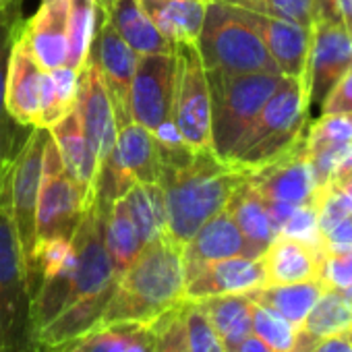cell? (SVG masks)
<instances>
[{"label": "cell", "mask_w": 352, "mask_h": 352, "mask_svg": "<svg viewBox=\"0 0 352 352\" xmlns=\"http://www.w3.org/2000/svg\"><path fill=\"white\" fill-rule=\"evenodd\" d=\"M181 317L185 325L189 352H226L204 300L183 298Z\"/></svg>", "instance_id": "34"}, {"label": "cell", "mask_w": 352, "mask_h": 352, "mask_svg": "<svg viewBox=\"0 0 352 352\" xmlns=\"http://www.w3.org/2000/svg\"><path fill=\"white\" fill-rule=\"evenodd\" d=\"M21 0H0V11H9V9H19Z\"/></svg>", "instance_id": "46"}, {"label": "cell", "mask_w": 352, "mask_h": 352, "mask_svg": "<svg viewBox=\"0 0 352 352\" xmlns=\"http://www.w3.org/2000/svg\"><path fill=\"white\" fill-rule=\"evenodd\" d=\"M197 50L206 69L226 73H280L259 36L241 21L232 7L216 0L208 5Z\"/></svg>", "instance_id": "6"}, {"label": "cell", "mask_w": 352, "mask_h": 352, "mask_svg": "<svg viewBox=\"0 0 352 352\" xmlns=\"http://www.w3.org/2000/svg\"><path fill=\"white\" fill-rule=\"evenodd\" d=\"M348 333H350V340H352V329H350V331H348Z\"/></svg>", "instance_id": "51"}, {"label": "cell", "mask_w": 352, "mask_h": 352, "mask_svg": "<svg viewBox=\"0 0 352 352\" xmlns=\"http://www.w3.org/2000/svg\"><path fill=\"white\" fill-rule=\"evenodd\" d=\"M228 214L236 222L241 234L245 236V243L251 251V257H261L265 249L272 245V241L278 236L270 210L263 201V197L257 193V189L247 181L232 193L228 206Z\"/></svg>", "instance_id": "26"}, {"label": "cell", "mask_w": 352, "mask_h": 352, "mask_svg": "<svg viewBox=\"0 0 352 352\" xmlns=\"http://www.w3.org/2000/svg\"><path fill=\"white\" fill-rule=\"evenodd\" d=\"M11 11H21V7H19V9H9V11H0V17H5V15L11 13Z\"/></svg>", "instance_id": "48"}, {"label": "cell", "mask_w": 352, "mask_h": 352, "mask_svg": "<svg viewBox=\"0 0 352 352\" xmlns=\"http://www.w3.org/2000/svg\"><path fill=\"white\" fill-rule=\"evenodd\" d=\"M336 7L340 15V23L352 36V0H336Z\"/></svg>", "instance_id": "44"}, {"label": "cell", "mask_w": 352, "mask_h": 352, "mask_svg": "<svg viewBox=\"0 0 352 352\" xmlns=\"http://www.w3.org/2000/svg\"><path fill=\"white\" fill-rule=\"evenodd\" d=\"M201 3H212V0H201Z\"/></svg>", "instance_id": "50"}, {"label": "cell", "mask_w": 352, "mask_h": 352, "mask_svg": "<svg viewBox=\"0 0 352 352\" xmlns=\"http://www.w3.org/2000/svg\"><path fill=\"white\" fill-rule=\"evenodd\" d=\"M321 243H323V255L352 251V216L340 220L329 230H325L321 234Z\"/></svg>", "instance_id": "42"}, {"label": "cell", "mask_w": 352, "mask_h": 352, "mask_svg": "<svg viewBox=\"0 0 352 352\" xmlns=\"http://www.w3.org/2000/svg\"><path fill=\"white\" fill-rule=\"evenodd\" d=\"M236 15L241 21H245L263 42L267 48L270 56L278 65V71L284 77H294L300 79L305 73L307 65V54H309V44H311V28L284 21V19H274L265 15H257L245 9H236Z\"/></svg>", "instance_id": "15"}, {"label": "cell", "mask_w": 352, "mask_h": 352, "mask_svg": "<svg viewBox=\"0 0 352 352\" xmlns=\"http://www.w3.org/2000/svg\"><path fill=\"white\" fill-rule=\"evenodd\" d=\"M352 67V36L342 23L315 21L311 25V44L305 73L300 77L309 108L321 106L327 91Z\"/></svg>", "instance_id": "12"}, {"label": "cell", "mask_w": 352, "mask_h": 352, "mask_svg": "<svg viewBox=\"0 0 352 352\" xmlns=\"http://www.w3.org/2000/svg\"><path fill=\"white\" fill-rule=\"evenodd\" d=\"M153 350L151 352H189L185 325L181 317V302L162 313L151 323Z\"/></svg>", "instance_id": "38"}, {"label": "cell", "mask_w": 352, "mask_h": 352, "mask_svg": "<svg viewBox=\"0 0 352 352\" xmlns=\"http://www.w3.org/2000/svg\"><path fill=\"white\" fill-rule=\"evenodd\" d=\"M239 352H274V350H272L263 340H259L255 333H251V336L241 344Z\"/></svg>", "instance_id": "45"}, {"label": "cell", "mask_w": 352, "mask_h": 352, "mask_svg": "<svg viewBox=\"0 0 352 352\" xmlns=\"http://www.w3.org/2000/svg\"><path fill=\"white\" fill-rule=\"evenodd\" d=\"M265 286L261 257H228L214 261L187 280L185 298H210L220 294H247Z\"/></svg>", "instance_id": "18"}, {"label": "cell", "mask_w": 352, "mask_h": 352, "mask_svg": "<svg viewBox=\"0 0 352 352\" xmlns=\"http://www.w3.org/2000/svg\"><path fill=\"white\" fill-rule=\"evenodd\" d=\"M15 160L0 157V206H11Z\"/></svg>", "instance_id": "43"}, {"label": "cell", "mask_w": 352, "mask_h": 352, "mask_svg": "<svg viewBox=\"0 0 352 352\" xmlns=\"http://www.w3.org/2000/svg\"><path fill=\"white\" fill-rule=\"evenodd\" d=\"M102 73L104 85L108 89L118 129L129 124L131 118V83L139 63V54L129 48V44L118 36L108 15L98 7L96 34L89 50V58Z\"/></svg>", "instance_id": "11"}, {"label": "cell", "mask_w": 352, "mask_h": 352, "mask_svg": "<svg viewBox=\"0 0 352 352\" xmlns=\"http://www.w3.org/2000/svg\"><path fill=\"white\" fill-rule=\"evenodd\" d=\"M210 3L201 0H139V7L174 44H197Z\"/></svg>", "instance_id": "23"}, {"label": "cell", "mask_w": 352, "mask_h": 352, "mask_svg": "<svg viewBox=\"0 0 352 352\" xmlns=\"http://www.w3.org/2000/svg\"><path fill=\"white\" fill-rule=\"evenodd\" d=\"M48 131H50V135L58 147V153H60V160H63L67 172L73 176L75 183L87 195V199L94 201L100 164H98V157H96L94 149L89 147L85 135H83V129H81V122H79L75 108Z\"/></svg>", "instance_id": "20"}, {"label": "cell", "mask_w": 352, "mask_h": 352, "mask_svg": "<svg viewBox=\"0 0 352 352\" xmlns=\"http://www.w3.org/2000/svg\"><path fill=\"white\" fill-rule=\"evenodd\" d=\"M251 257V251L245 243V236L241 234L236 222L224 208L220 214H216L212 220H208L193 239L183 247L185 257V270L187 280L193 278L199 270L206 265L228 259V257Z\"/></svg>", "instance_id": "19"}, {"label": "cell", "mask_w": 352, "mask_h": 352, "mask_svg": "<svg viewBox=\"0 0 352 352\" xmlns=\"http://www.w3.org/2000/svg\"><path fill=\"white\" fill-rule=\"evenodd\" d=\"M172 120L191 151L212 149V100L197 44H176Z\"/></svg>", "instance_id": "8"}, {"label": "cell", "mask_w": 352, "mask_h": 352, "mask_svg": "<svg viewBox=\"0 0 352 352\" xmlns=\"http://www.w3.org/2000/svg\"><path fill=\"white\" fill-rule=\"evenodd\" d=\"M67 21L69 0H42L36 15L21 25L19 36L44 71L67 65Z\"/></svg>", "instance_id": "17"}, {"label": "cell", "mask_w": 352, "mask_h": 352, "mask_svg": "<svg viewBox=\"0 0 352 352\" xmlns=\"http://www.w3.org/2000/svg\"><path fill=\"white\" fill-rule=\"evenodd\" d=\"M296 331L298 329L282 315L253 302V333L263 340L274 352H292Z\"/></svg>", "instance_id": "36"}, {"label": "cell", "mask_w": 352, "mask_h": 352, "mask_svg": "<svg viewBox=\"0 0 352 352\" xmlns=\"http://www.w3.org/2000/svg\"><path fill=\"white\" fill-rule=\"evenodd\" d=\"M199 300L206 302L224 350L239 352L241 344L253 333V300L247 294H220Z\"/></svg>", "instance_id": "30"}, {"label": "cell", "mask_w": 352, "mask_h": 352, "mask_svg": "<svg viewBox=\"0 0 352 352\" xmlns=\"http://www.w3.org/2000/svg\"><path fill=\"white\" fill-rule=\"evenodd\" d=\"M23 19L21 11H11L5 17H0V157H9L15 160L19 149L23 147L28 135H21L28 129L34 126H23L17 120H13L7 112L5 106V91H7V75H9V58L13 44L21 32Z\"/></svg>", "instance_id": "28"}, {"label": "cell", "mask_w": 352, "mask_h": 352, "mask_svg": "<svg viewBox=\"0 0 352 352\" xmlns=\"http://www.w3.org/2000/svg\"><path fill=\"white\" fill-rule=\"evenodd\" d=\"M206 73L212 100V149L218 157L228 160L284 75L218 69H206Z\"/></svg>", "instance_id": "4"}, {"label": "cell", "mask_w": 352, "mask_h": 352, "mask_svg": "<svg viewBox=\"0 0 352 352\" xmlns=\"http://www.w3.org/2000/svg\"><path fill=\"white\" fill-rule=\"evenodd\" d=\"M305 133V151L309 155L317 189L329 183L340 151L352 141V114H321Z\"/></svg>", "instance_id": "21"}, {"label": "cell", "mask_w": 352, "mask_h": 352, "mask_svg": "<svg viewBox=\"0 0 352 352\" xmlns=\"http://www.w3.org/2000/svg\"><path fill=\"white\" fill-rule=\"evenodd\" d=\"M249 172L222 160L214 149L195 151L181 166L162 164L160 185L166 197L168 236L187 245L193 234L220 214Z\"/></svg>", "instance_id": "1"}, {"label": "cell", "mask_w": 352, "mask_h": 352, "mask_svg": "<svg viewBox=\"0 0 352 352\" xmlns=\"http://www.w3.org/2000/svg\"><path fill=\"white\" fill-rule=\"evenodd\" d=\"M75 112L79 116L83 135L94 149L98 164L102 166L116 145L118 124L102 73L91 60H87L77 75Z\"/></svg>", "instance_id": "14"}, {"label": "cell", "mask_w": 352, "mask_h": 352, "mask_svg": "<svg viewBox=\"0 0 352 352\" xmlns=\"http://www.w3.org/2000/svg\"><path fill=\"white\" fill-rule=\"evenodd\" d=\"M124 199L143 245L168 234L166 197L160 183H135Z\"/></svg>", "instance_id": "32"}, {"label": "cell", "mask_w": 352, "mask_h": 352, "mask_svg": "<svg viewBox=\"0 0 352 352\" xmlns=\"http://www.w3.org/2000/svg\"><path fill=\"white\" fill-rule=\"evenodd\" d=\"M50 137L48 129H32L23 147L15 157L13 191H11V218L19 236V245L25 259V270L32 261L36 247V212L42 183L44 147Z\"/></svg>", "instance_id": "10"}, {"label": "cell", "mask_w": 352, "mask_h": 352, "mask_svg": "<svg viewBox=\"0 0 352 352\" xmlns=\"http://www.w3.org/2000/svg\"><path fill=\"white\" fill-rule=\"evenodd\" d=\"M319 108L321 114H352V67L336 81Z\"/></svg>", "instance_id": "41"}, {"label": "cell", "mask_w": 352, "mask_h": 352, "mask_svg": "<svg viewBox=\"0 0 352 352\" xmlns=\"http://www.w3.org/2000/svg\"><path fill=\"white\" fill-rule=\"evenodd\" d=\"M216 3L245 9L257 15L274 17L292 21L305 28L313 25V13H311V0H216Z\"/></svg>", "instance_id": "35"}, {"label": "cell", "mask_w": 352, "mask_h": 352, "mask_svg": "<svg viewBox=\"0 0 352 352\" xmlns=\"http://www.w3.org/2000/svg\"><path fill=\"white\" fill-rule=\"evenodd\" d=\"M44 348V346H42ZM46 352H151V325L143 323H110L96 325L87 333L58 346L44 348Z\"/></svg>", "instance_id": "24"}, {"label": "cell", "mask_w": 352, "mask_h": 352, "mask_svg": "<svg viewBox=\"0 0 352 352\" xmlns=\"http://www.w3.org/2000/svg\"><path fill=\"white\" fill-rule=\"evenodd\" d=\"M94 201L87 199V195L67 172L58 147L50 135L42 162V183L36 212V243L54 236L73 239L83 214L94 206Z\"/></svg>", "instance_id": "7"}, {"label": "cell", "mask_w": 352, "mask_h": 352, "mask_svg": "<svg viewBox=\"0 0 352 352\" xmlns=\"http://www.w3.org/2000/svg\"><path fill=\"white\" fill-rule=\"evenodd\" d=\"M176 91V52L139 56L131 83V118L151 133L172 118Z\"/></svg>", "instance_id": "13"}, {"label": "cell", "mask_w": 352, "mask_h": 352, "mask_svg": "<svg viewBox=\"0 0 352 352\" xmlns=\"http://www.w3.org/2000/svg\"><path fill=\"white\" fill-rule=\"evenodd\" d=\"M319 280L325 288L346 290L352 288V251L325 253L319 267Z\"/></svg>", "instance_id": "39"}, {"label": "cell", "mask_w": 352, "mask_h": 352, "mask_svg": "<svg viewBox=\"0 0 352 352\" xmlns=\"http://www.w3.org/2000/svg\"><path fill=\"white\" fill-rule=\"evenodd\" d=\"M34 352H46V350H44V348H42V346H38V348H36V350H34Z\"/></svg>", "instance_id": "49"}, {"label": "cell", "mask_w": 352, "mask_h": 352, "mask_svg": "<svg viewBox=\"0 0 352 352\" xmlns=\"http://www.w3.org/2000/svg\"><path fill=\"white\" fill-rule=\"evenodd\" d=\"M77 71L69 69L67 65L60 69L50 71L52 83H54V100H56V108L60 112V116L65 118L77 102Z\"/></svg>", "instance_id": "40"}, {"label": "cell", "mask_w": 352, "mask_h": 352, "mask_svg": "<svg viewBox=\"0 0 352 352\" xmlns=\"http://www.w3.org/2000/svg\"><path fill=\"white\" fill-rule=\"evenodd\" d=\"M309 116L311 108L300 79L284 77L232 149L228 162L247 172L274 162L305 139Z\"/></svg>", "instance_id": "3"}, {"label": "cell", "mask_w": 352, "mask_h": 352, "mask_svg": "<svg viewBox=\"0 0 352 352\" xmlns=\"http://www.w3.org/2000/svg\"><path fill=\"white\" fill-rule=\"evenodd\" d=\"M104 245L116 276H120L143 249L137 226L131 218L126 199H116L104 212Z\"/></svg>", "instance_id": "31"}, {"label": "cell", "mask_w": 352, "mask_h": 352, "mask_svg": "<svg viewBox=\"0 0 352 352\" xmlns=\"http://www.w3.org/2000/svg\"><path fill=\"white\" fill-rule=\"evenodd\" d=\"M112 155L133 183H160L162 155L157 141L149 129L131 120L118 129Z\"/></svg>", "instance_id": "25"}, {"label": "cell", "mask_w": 352, "mask_h": 352, "mask_svg": "<svg viewBox=\"0 0 352 352\" xmlns=\"http://www.w3.org/2000/svg\"><path fill=\"white\" fill-rule=\"evenodd\" d=\"M36 348L38 333L23 251L11 206H0V352H34Z\"/></svg>", "instance_id": "5"}, {"label": "cell", "mask_w": 352, "mask_h": 352, "mask_svg": "<svg viewBox=\"0 0 352 352\" xmlns=\"http://www.w3.org/2000/svg\"><path fill=\"white\" fill-rule=\"evenodd\" d=\"M323 290L325 284L321 280H307L296 284H265L247 292V296L253 302L282 315L298 329Z\"/></svg>", "instance_id": "29"}, {"label": "cell", "mask_w": 352, "mask_h": 352, "mask_svg": "<svg viewBox=\"0 0 352 352\" xmlns=\"http://www.w3.org/2000/svg\"><path fill=\"white\" fill-rule=\"evenodd\" d=\"M44 73L46 71L34 58L21 36H17L9 58L5 106L9 116L23 126H40Z\"/></svg>", "instance_id": "16"}, {"label": "cell", "mask_w": 352, "mask_h": 352, "mask_svg": "<svg viewBox=\"0 0 352 352\" xmlns=\"http://www.w3.org/2000/svg\"><path fill=\"white\" fill-rule=\"evenodd\" d=\"M187 270L183 245L168 234L143 245L135 261L118 276L100 325H151L162 313L185 298Z\"/></svg>", "instance_id": "2"}, {"label": "cell", "mask_w": 352, "mask_h": 352, "mask_svg": "<svg viewBox=\"0 0 352 352\" xmlns=\"http://www.w3.org/2000/svg\"><path fill=\"white\" fill-rule=\"evenodd\" d=\"M118 36L139 56L145 54H174L176 44L164 38L149 17L139 7V0H114L106 13Z\"/></svg>", "instance_id": "27"}, {"label": "cell", "mask_w": 352, "mask_h": 352, "mask_svg": "<svg viewBox=\"0 0 352 352\" xmlns=\"http://www.w3.org/2000/svg\"><path fill=\"white\" fill-rule=\"evenodd\" d=\"M317 197H319V189H317L313 199L298 206L288 216V220L282 224L278 234L296 239V241L317 249L319 253H323V243H321V232H319V218H317Z\"/></svg>", "instance_id": "37"}, {"label": "cell", "mask_w": 352, "mask_h": 352, "mask_svg": "<svg viewBox=\"0 0 352 352\" xmlns=\"http://www.w3.org/2000/svg\"><path fill=\"white\" fill-rule=\"evenodd\" d=\"M96 5H98L104 13H108V11H110V7L114 5V0H96Z\"/></svg>", "instance_id": "47"}, {"label": "cell", "mask_w": 352, "mask_h": 352, "mask_svg": "<svg viewBox=\"0 0 352 352\" xmlns=\"http://www.w3.org/2000/svg\"><path fill=\"white\" fill-rule=\"evenodd\" d=\"M261 259L265 267V284H296L319 280L323 253L296 239L278 234Z\"/></svg>", "instance_id": "22"}, {"label": "cell", "mask_w": 352, "mask_h": 352, "mask_svg": "<svg viewBox=\"0 0 352 352\" xmlns=\"http://www.w3.org/2000/svg\"><path fill=\"white\" fill-rule=\"evenodd\" d=\"M249 183L263 197L274 228L280 232L288 216L317 193L313 168L305 151V139L288 153L249 172Z\"/></svg>", "instance_id": "9"}, {"label": "cell", "mask_w": 352, "mask_h": 352, "mask_svg": "<svg viewBox=\"0 0 352 352\" xmlns=\"http://www.w3.org/2000/svg\"><path fill=\"white\" fill-rule=\"evenodd\" d=\"M98 21L96 0H69V21H67V67L81 71L89 58L94 34Z\"/></svg>", "instance_id": "33"}]
</instances>
